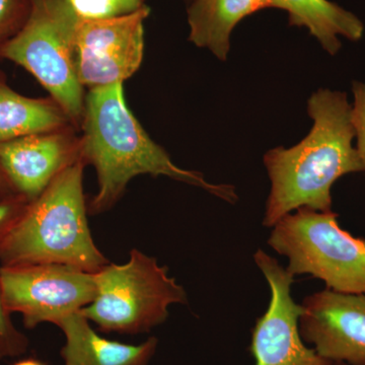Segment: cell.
<instances>
[{"label": "cell", "instance_id": "cell-21", "mask_svg": "<svg viewBox=\"0 0 365 365\" xmlns=\"http://www.w3.org/2000/svg\"><path fill=\"white\" fill-rule=\"evenodd\" d=\"M11 193H16V192H14V190L9 186L6 178L4 177V173H2L1 169H0V198L9 195V194Z\"/></svg>", "mask_w": 365, "mask_h": 365}, {"label": "cell", "instance_id": "cell-15", "mask_svg": "<svg viewBox=\"0 0 365 365\" xmlns=\"http://www.w3.org/2000/svg\"><path fill=\"white\" fill-rule=\"evenodd\" d=\"M272 7L287 11L289 25L307 28L329 54L342 47L339 37L359 41L364 33L362 21L330 0H270Z\"/></svg>", "mask_w": 365, "mask_h": 365}, {"label": "cell", "instance_id": "cell-8", "mask_svg": "<svg viewBox=\"0 0 365 365\" xmlns=\"http://www.w3.org/2000/svg\"><path fill=\"white\" fill-rule=\"evenodd\" d=\"M148 6L119 18L79 20L74 66L81 86L91 88L123 83L143 63Z\"/></svg>", "mask_w": 365, "mask_h": 365}, {"label": "cell", "instance_id": "cell-17", "mask_svg": "<svg viewBox=\"0 0 365 365\" xmlns=\"http://www.w3.org/2000/svg\"><path fill=\"white\" fill-rule=\"evenodd\" d=\"M11 314L7 311L0 287V361L20 357L29 348V339L11 321Z\"/></svg>", "mask_w": 365, "mask_h": 365}, {"label": "cell", "instance_id": "cell-7", "mask_svg": "<svg viewBox=\"0 0 365 365\" xmlns=\"http://www.w3.org/2000/svg\"><path fill=\"white\" fill-rule=\"evenodd\" d=\"M0 287L7 311L20 314L26 329L58 325L97 292L95 273L60 264L0 266Z\"/></svg>", "mask_w": 365, "mask_h": 365}, {"label": "cell", "instance_id": "cell-3", "mask_svg": "<svg viewBox=\"0 0 365 365\" xmlns=\"http://www.w3.org/2000/svg\"><path fill=\"white\" fill-rule=\"evenodd\" d=\"M85 167L76 160L28 204L0 246L1 266L60 264L96 273L110 263L88 225Z\"/></svg>", "mask_w": 365, "mask_h": 365}, {"label": "cell", "instance_id": "cell-2", "mask_svg": "<svg viewBox=\"0 0 365 365\" xmlns=\"http://www.w3.org/2000/svg\"><path fill=\"white\" fill-rule=\"evenodd\" d=\"M81 157L95 168L98 192L88 206L91 215L107 212L140 175L165 176L205 190L225 202L239 200L232 185L212 184L196 170L181 169L144 130L125 102L123 83L91 88L81 123Z\"/></svg>", "mask_w": 365, "mask_h": 365}, {"label": "cell", "instance_id": "cell-24", "mask_svg": "<svg viewBox=\"0 0 365 365\" xmlns=\"http://www.w3.org/2000/svg\"><path fill=\"white\" fill-rule=\"evenodd\" d=\"M185 1H187L188 2V4H190V2H191V0H185Z\"/></svg>", "mask_w": 365, "mask_h": 365}, {"label": "cell", "instance_id": "cell-18", "mask_svg": "<svg viewBox=\"0 0 365 365\" xmlns=\"http://www.w3.org/2000/svg\"><path fill=\"white\" fill-rule=\"evenodd\" d=\"M32 4L33 0H0V45L23 26Z\"/></svg>", "mask_w": 365, "mask_h": 365}, {"label": "cell", "instance_id": "cell-10", "mask_svg": "<svg viewBox=\"0 0 365 365\" xmlns=\"http://www.w3.org/2000/svg\"><path fill=\"white\" fill-rule=\"evenodd\" d=\"M302 339L322 359L365 365V295L326 289L304 299Z\"/></svg>", "mask_w": 365, "mask_h": 365}, {"label": "cell", "instance_id": "cell-19", "mask_svg": "<svg viewBox=\"0 0 365 365\" xmlns=\"http://www.w3.org/2000/svg\"><path fill=\"white\" fill-rule=\"evenodd\" d=\"M28 204L23 196L16 193L0 198V246L23 215Z\"/></svg>", "mask_w": 365, "mask_h": 365}, {"label": "cell", "instance_id": "cell-14", "mask_svg": "<svg viewBox=\"0 0 365 365\" xmlns=\"http://www.w3.org/2000/svg\"><path fill=\"white\" fill-rule=\"evenodd\" d=\"M72 126L71 118L54 98L21 95L7 83L0 71V143Z\"/></svg>", "mask_w": 365, "mask_h": 365}, {"label": "cell", "instance_id": "cell-13", "mask_svg": "<svg viewBox=\"0 0 365 365\" xmlns=\"http://www.w3.org/2000/svg\"><path fill=\"white\" fill-rule=\"evenodd\" d=\"M270 7V0H191L187 11L189 41L225 61L235 26L247 16Z\"/></svg>", "mask_w": 365, "mask_h": 365}, {"label": "cell", "instance_id": "cell-22", "mask_svg": "<svg viewBox=\"0 0 365 365\" xmlns=\"http://www.w3.org/2000/svg\"><path fill=\"white\" fill-rule=\"evenodd\" d=\"M11 365H48L43 360L35 359V357H28V359H23L16 360Z\"/></svg>", "mask_w": 365, "mask_h": 365}, {"label": "cell", "instance_id": "cell-9", "mask_svg": "<svg viewBox=\"0 0 365 365\" xmlns=\"http://www.w3.org/2000/svg\"><path fill=\"white\" fill-rule=\"evenodd\" d=\"M257 267L270 288V302L252 331L254 365H326L300 335L302 304L292 297L294 276L274 257L259 249L254 254Z\"/></svg>", "mask_w": 365, "mask_h": 365}, {"label": "cell", "instance_id": "cell-16", "mask_svg": "<svg viewBox=\"0 0 365 365\" xmlns=\"http://www.w3.org/2000/svg\"><path fill=\"white\" fill-rule=\"evenodd\" d=\"M81 20H107L128 16L145 6V0H67Z\"/></svg>", "mask_w": 365, "mask_h": 365}, {"label": "cell", "instance_id": "cell-11", "mask_svg": "<svg viewBox=\"0 0 365 365\" xmlns=\"http://www.w3.org/2000/svg\"><path fill=\"white\" fill-rule=\"evenodd\" d=\"M78 160L81 141L72 128L0 143V169L14 192L29 203Z\"/></svg>", "mask_w": 365, "mask_h": 365}, {"label": "cell", "instance_id": "cell-6", "mask_svg": "<svg viewBox=\"0 0 365 365\" xmlns=\"http://www.w3.org/2000/svg\"><path fill=\"white\" fill-rule=\"evenodd\" d=\"M268 245L288 260V272L311 275L328 289L365 295V239L346 232L338 215L299 208L271 228Z\"/></svg>", "mask_w": 365, "mask_h": 365}, {"label": "cell", "instance_id": "cell-12", "mask_svg": "<svg viewBox=\"0 0 365 365\" xmlns=\"http://www.w3.org/2000/svg\"><path fill=\"white\" fill-rule=\"evenodd\" d=\"M57 327L66 338L60 351L63 365H150L158 350V339L153 336L140 344L102 337L79 312Z\"/></svg>", "mask_w": 365, "mask_h": 365}, {"label": "cell", "instance_id": "cell-23", "mask_svg": "<svg viewBox=\"0 0 365 365\" xmlns=\"http://www.w3.org/2000/svg\"><path fill=\"white\" fill-rule=\"evenodd\" d=\"M326 365H348L346 364H342V362H329V364H327Z\"/></svg>", "mask_w": 365, "mask_h": 365}, {"label": "cell", "instance_id": "cell-1", "mask_svg": "<svg viewBox=\"0 0 365 365\" xmlns=\"http://www.w3.org/2000/svg\"><path fill=\"white\" fill-rule=\"evenodd\" d=\"M311 131L290 148H273L264 155L271 182L263 225L272 228L299 208L332 210L331 190L340 178L364 172L353 145L352 105L343 91L319 88L307 101Z\"/></svg>", "mask_w": 365, "mask_h": 365}, {"label": "cell", "instance_id": "cell-4", "mask_svg": "<svg viewBox=\"0 0 365 365\" xmlns=\"http://www.w3.org/2000/svg\"><path fill=\"white\" fill-rule=\"evenodd\" d=\"M97 292L79 311L106 333L139 335L163 325L173 304H188V294L169 268L132 249L128 261L110 262L95 273Z\"/></svg>", "mask_w": 365, "mask_h": 365}, {"label": "cell", "instance_id": "cell-5", "mask_svg": "<svg viewBox=\"0 0 365 365\" xmlns=\"http://www.w3.org/2000/svg\"><path fill=\"white\" fill-rule=\"evenodd\" d=\"M79 16L67 0H33L23 26L0 45V59L23 67L81 126L85 90L74 66Z\"/></svg>", "mask_w": 365, "mask_h": 365}, {"label": "cell", "instance_id": "cell-20", "mask_svg": "<svg viewBox=\"0 0 365 365\" xmlns=\"http://www.w3.org/2000/svg\"><path fill=\"white\" fill-rule=\"evenodd\" d=\"M354 102L352 105V124L357 139L356 150L365 170V81L352 83Z\"/></svg>", "mask_w": 365, "mask_h": 365}]
</instances>
